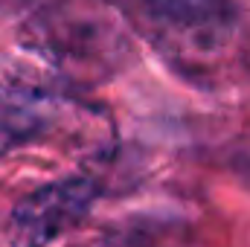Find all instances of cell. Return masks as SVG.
I'll list each match as a JSON object with an SVG mask.
<instances>
[{
	"label": "cell",
	"instance_id": "obj_2",
	"mask_svg": "<svg viewBox=\"0 0 250 247\" xmlns=\"http://www.w3.org/2000/svg\"><path fill=\"white\" fill-rule=\"evenodd\" d=\"M102 184L93 175H67L26 192L6 218L9 247H50L76 230L96 206Z\"/></svg>",
	"mask_w": 250,
	"mask_h": 247
},
{
	"label": "cell",
	"instance_id": "obj_4",
	"mask_svg": "<svg viewBox=\"0 0 250 247\" xmlns=\"http://www.w3.org/2000/svg\"><path fill=\"white\" fill-rule=\"evenodd\" d=\"M93 247H189V230L175 218H128L105 230Z\"/></svg>",
	"mask_w": 250,
	"mask_h": 247
},
{
	"label": "cell",
	"instance_id": "obj_3",
	"mask_svg": "<svg viewBox=\"0 0 250 247\" xmlns=\"http://www.w3.org/2000/svg\"><path fill=\"white\" fill-rule=\"evenodd\" d=\"M59 123V99L50 90L0 82V157L44 140Z\"/></svg>",
	"mask_w": 250,
	"mask_h": 247
},
{
	"label": "cell",
	"instance_id": "obj_1",
	"mask_svg": "<svg viewBox=\"0 0 250 247\" xmlns=\"http://www.w3.org/2000/svg\"><path fill=\"white\" fill-rule=\"evenodd\" d=\"M128 23L192 82L218 79L242 53L239 0H117Z\"/></svg>",
	"mask_w": 250,
	"mask_h": 247
}]
</instances>
